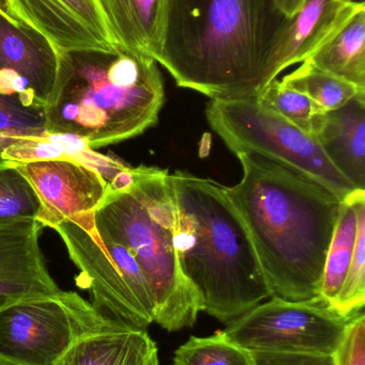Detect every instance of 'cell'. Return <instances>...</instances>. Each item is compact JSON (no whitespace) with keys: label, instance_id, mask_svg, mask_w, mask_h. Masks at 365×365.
Wrapping results in <instances>:
<instances>
[{"label":"cell","instance_id":"6da1fadb","mask_svg":"<svg viewBox=\"0 0 365 365\" xmlns=\"http://www.w3.org/2000/svg\"><path fill=\"white\" fill-rule=\"evenodd\" d=\"M289 21L276 0H164L156 61L211 100L257 98Z\"/></svg>","mask_w":365,"mask_h":365},{"label":"cell","instance_id":"7a4b0ae2","mask_svg":"<svg viewBox=\"0 0 365 365\" xmlns=\"http://www.w3.org/2000/svg\"><path fill=\"white\" fill-rule=\"evenodd\" d=\"M236 156L242 179L225 189L248 230L272 296L289 302L319 297L342 200L274 160L254 153Z\"/></svg>","mask_w":365,"mask_h":365},{"label":"cell","instance_id":"3957f363","mask_svg":"<svg viewBox=\"0 0 365 365\" xmlns=\"http://www.w3.org/2000/svg\"><path fill=\"white\" fill-rule=\"evenodd\" d=\"M174 244L201 312L223 324L272 297L244 221L222 185L178 170Z\"/></svg>","mask_w":365,"mask_h":365},{"label":"cell","instance_id":"277c9868","mask_svg":"<svg viewBox=\"0 0 365 365\" xmlns=\"http://www.w3.org/2000/svg\"><path fill=\"white\" fill-rule=\"evenodd\" d=\"M164 101L162 75L149 56L118 47L61 51L57 83L44 110L45 128L100 149L156 125Z\"/></svg>","mask_w":365,"mask_h":365},{"label":"cell","instance_id":"5b68a950","mask_svg":"<svg viewBox=\"0 0 365 365\" xmlns=\"http://www.w3.org/2000/svg\"><path fill=\"white\" fill-rule=\"evenodd\" d=\"M99 232L126 246L147 281L154 323L169 332L196 324L201 302L180 269L174 244L175 200L166 169L134 168L132 185L109 188L94 212Z\"/></svg>","mask_w":365,"mask_h":365},{"label":"cell","instance_id":"8992f818","mask_svg":"<svg viewBox=\"0 0 365 365\" xmlns=\"http://www.w3.org/2000/svg\"><path fill=\"white\" fill-rule=\"evenodd\" d=\"M206 118L234 154L254 153L306 175L341 200L357 190L330 162L314 135L264 106L257 98L211 100Z\"/></svg>","mask_w":365,"mask_h":365},{"label":"cell","instance_id":"52a82bcc","mask_svg":"<svg viewBox=\"0 0 365 365\" xmlns=\"http://www.w3.org/2000/svg\"><path fill=\"white\" fill-rule=\"evenodd\" d=\"M51 229L79 269L76 284L105 317L135 329L154 323V304L145 276L128 248L99 232L94 214L64 220Z\"/></svg>","mask_w":365,"mask_h":365},{"label":"cell","instance_id":"ba28073f","mask_svg":"<svg viewBox=\"0 0 365 365\" xmlns=\"http://www.w3.org/2000/svg\"><path fill=\"white\" fill-rule=\"evenodd\" d=\"M120 326L75 292L17 300L0 309V360L56 365L81 339Z\"/></svg>","mask_w":365,"mask_h":365},{"label":"cell","instance_id":"9c48e42d","mask_svg":"<svg viewBox=\"0 0 365 365\" xmlns=\"http://www.w3.org/2000/svg\"><path fill=\"white\" fill-rule=\"evenodd\" d=\"M361 312L342 314L321 296L304 302L272 296L229 322L222 332L252 353L334 355L349 324Z\"/></svg>","mask_w":365,"mask_h":365},{"label":"cell","instance_id":"30bf717a","mask_svg":"<svg viewBox=\"0 0 365 365\" xmlns=\"http://www.w3.org/2000/svg\"><path fill=\"white\" fill-rule=\"evenodd\" d=\"M61 51L21 21L0 14V94L44 111L59 74Z\"/></svg>","mask_w":365,"mask_h":365},{"label":"cell","instance_id":"8fae6325","mask_svg":"<svg viewBox=\"0 0 365 365\" xmlns=\"http://www.w3.org/2000/svg\"><path fill=\"white\" fill-rule=\"evenodd\" d=\"M15 166L40 200L36 220L44 227L94 214L109 191V182L98 170L77 160H41Z\"/></svg>","mask_w":365,"mask_h":365},{"label":"cell","instance_id":"7c38bea8","mask_svg":"<svg viewBox=\"0 0 365 365\" xmlns=\"http://www.w3.org/2000/svg\"><path fill=\"white\" fill-rule=\"evenodd\" d=\"M9 12L64 53L116 48L94 0H6Z\"/></svg>","mask_w":365,"mask_h":365},{"label":"cell","instance_id":"4fadbf2b","mask_svg":"<svg viewBox=\"0 0 365 365\" xmlns=\"http://www.w3.org/2000/svg\"><path fill=\"white\" fill-rule=\"evenodd\" d=\"M43 229L36 219L0 222V309L17 300L61 292L41 252Z\"/></svg>","mask_w":365,"mask_h":365},{"label":"cell","instance_id":"5bb4252c","mask_svg":"<svg viewBox=\"0 0 365 365\" xmlns=\"http://www.w3.org/2000/svg\"><path fill=\"white\" fill-rule=\"evenodd\" d=\"M364 1L304 0L291 17L274 56L276 77L294 64L306 61L349 21Z\"/></svg>","mask_w":365,"mask_h":365},{"label":"cell","instance_id":"9a60e30c","mask_svg":"<svg viewBox=\"0 0 365 365\" xmlns=\"http://www.w3.org/2000/svg\"><path fill=\"white\" fill-rule=\"evenodd\" d=\"M313 135L334 167L365 190V92L341 108L319 113Z\"/></svg>","mask_w":365,"mask_h":365},{"label":"cell","instance_id":"2e32d148","mask_svg":"<svg viewBox=\"0 0 365 365\" xmlns=\"http://www.w3.org/2000/svg\"><path fill=\"white\" fill-rule=\"evenodd\" d=\"M94 2L116 47L156 59L164 0H94Z\"/></svg>","mask_w":365,"mask_h":365},{"label":"cell","instance_id":"e0dca14e","mask_svg":"<svg viewBox=\"0 0 365 365\" xmlns=\"http://www.w3.org/2000/svg\"><path fill=\"white\" fill-rule=\"evenodd\" d=\"M56 365H160L159 351L147 330H103L76 343Z\"/></svg>","mask_w":365,"mask_h":365},{"label":"cell","instance_id":"ac0fdd59","mask_svg":"<svg viewBox=\"0 0 365 365\" xmlns=\"http://www.w3.org/2000/svg\"><path fill=\"white\" fill-rule=\"evenodd\" d=\"M306 61L365 90V4Z\"/></svg>","mask_w":365,"mask_h":365},{"label":"cell","instance_id":"d6986e66","mask_svg":"<svg viewBox=\"0 0 365 365\" xmlns=\"http://www.w3.org/2000/svg\"><path fill=\"white\" fill-rule=\"evenodd\" d=\"M364 201L365 190L357 189L341 204L338 222L326 257L319 295L331 306L344 284L351 265L357 240L358 212L360 204Z\"/></svg>","mask_w":365,"mask_h":365},{"label":"cell","instance_id":"ffe728a7","mask_svg":"<svg viewBox=\"0 0 365 365\" xmlns=\"http://www.w3.org/2000/svg\"><path fill=\"white\" fill-rule=\"evenodd\" d=\"M281 83L308 96L321 113L341 108L354 96L365 92L364 89L315 68L308 61L302 62L297 70L283 77Z\"/></svg>","mask_w":365,"mask_h":365},{"label":"cell","instance_id":"44dd1931","mask_svg":"<svg viewBox=\"0 0 365 365\" xmlns=\"http://www.w3.org/2000/svg\"><path fill=\"white\" fill-rule=\"evenodd\" d=\"M173 365H256L254 354L229 340L222 331L205 338L191 336L174 354Z\"/></svg>","mask_w":365,"mask_h":365},{"label":"cell","instance_id":"7402d4cb","mask_svg":"<svg viewBox=\"0 0 365 365\" xmlns=\"http://www.w3.org/2000/svg\"><path fill=\"white\" fill-rule=\"evenodd\" d=\"M40 200L16 166L0 164V222L36 219Z\"/></svg>","mask_w":365,"mask_h":365},{"label":"cell","instance_id":"603a6c76","mask_svg":"<svg viewBox=\"0 0 365 365\" xmlns=\"http://www.w3.org/2000/svg\"><path fill=\"white\" fill-rule=\"evenodd\" d=\"M257 100L300 130L313 135L315 118L321 113L308 96L286 87L276 78L264 89Z\"/></svg>","mask_w":365,"mask_h":365},{"label":"cell","instance_id":"cb8c5ba5","mask_svg":"<svg viewBox=\"0 0 365 365\" xmlns=\"http://www.w3.org/2000/svg\"><path fill=\"white\" fill-rule=\"evenodd\" d=\"M47 134L44 111L28 108L19 101L0 94V155L17 139ZM0 164H6L1 158Z\"/></svg>","mask_w":365,"mask_h":365},{"label":"cell","instance_id":"d4e9b609","mask_svg":"<svg viewBox=\"0 0 365 365\" xmlns=\"http://www.w3.org/2000/svg\"><path fill=\"white\" fill-rule=\"evenodd\" d=\"M365 304V201L359 206L355 249L344 284L332 307L344 315L364 311Z\"/></svg>","mask_w":365,"mask_h":365},{"label":"cell","instance_id":"484cf974","mask_svg":"<svg viewBox=\"0 0 365 365\" xmlns=\"http://www.w3.org/2000/svg\"><path fill=\"white\" fill-rule=\"evenodd\" d=\"M336 365H365V317L361 312L349 324L336 354Z\"/></svg>","mask_w":365,"mask_h":365},{"label":"cell","instance_id":"4316f807","mask_svg":"<svg viewBox=\"0 0 365 365\" xmlns=\"http://www.w3.org/2000/svg\"><path fill=\"white\" fill-rule=\"evenodd\" d=\"M253 354H254L256 365H336L334 355L263 353V351Z\"/></svg>","mask_w":365,"mask_h":365},{"label":"cell","instance_id":"83f0119b","mask_svg":"<svg viewBox=\"0 0 365 365\" xmlns=\"http://www.w3.org/2000/svg\"><path fill=\"white\" fill-rule=\"evenodd\" d=\"M304 0H276L280 8L287 16L293 17L301 8Z\"/></svg>","mask_w":365,"mask_h":365},{"label":"cell","instance_id":"f1b7e54d","mask_svg":"<svg viewBox=\"0 0 365 365\" xmlns=\"http://www.w3.org/2000/svg\"><path fill=\"white\" fill-rule=\"evenodd\" d=\"M0 14L4 15V16L8 17V19L15 21L14 19L11 17L10 12H9L8 1H6V0H0Z\"/></svg>","mask_w":365,"mask_h":365},{"label":"cell","instance_id":"f546056e","mask_svg":"<svg viewBox=\"0 0 365 365\" xmlns=\"http://www.w3.org/2000/svg\"><path fill=\"white\" fill-rule=\"evenodd\" d=\"M0 365H16V364H10V362L2 361V360H0Z\"/></svg>","mask_w":365,"mask_h":365}]
</instances>
